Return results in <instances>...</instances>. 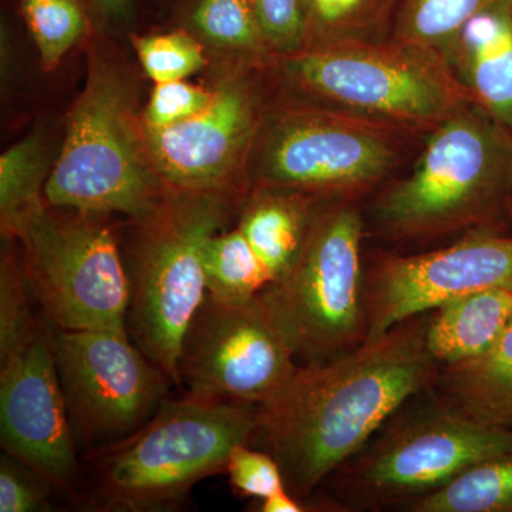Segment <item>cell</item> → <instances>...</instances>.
I'll use <instances>...</instances> for the list:
<instances>
[{
	"mask_svg": "<svg viewBox=\"0 0 512 512\" xmlns=\"http://www.w3.org/2000/svg\"><path fill=\"white\" fill-rule=\"evenodd\" d=\"M134 47L144 72L154 83L185 80L207 63L200 43L184 32L136 37Z\"/></svg>",
	"mask_w": 512,
	"mask_h": 512,
	"instance_id": "obj_28",
	"label": "cell"
},
{
	"mask_svg": "<svg viewBox=\"0 0 512 512\" xmlns=\"http://www.w3.org/2000/svg\"><path fill=\"white\" fill-rule=\"evenodd\" d=\"M130 2L131 0H94V3L106 15L116 16V18L126 15L128 8H130Z\"/></svg>",
	"mask_w": 512,
	"mask_h": 512,
	"instance_id": "obj_34",
	"label": "cell"
},
{
	"mask_svg": "<svg viewBox=\"0 0 512 512\" xmlns=\"http://www.w3.org/2000/svg\"><path fill=\"white\" fill-rule=\"evenodd\" d=\"M433 387L444 402L473 419L512 433V318L483 355L440 366Z\"/></svg>",
	"mask_w": 512,
	"mask_h": 512,
	"instance_id": "obj_19",
	"label": "cell"
},
{
	"mask_svg": "<svg viewBox=\"0 0 512 512\" xmlns=\"http://www.w3.org/2000/svg\"><path fill=\"white\" fill-rule=\"evenodd\" d=\"M204 269L207 295L218 302H247L272 282L264 262L237 227L210 239Z\"/></svg>",
	"mask_w": 512,
	"mask_h": 512,
	"instance_id": "obj_22",
	"label": "cell"
},
{
	"mask_svg": "<svg viewBox=\"0 0 512 512\" xmlns=\"http://www.w3.org/2000/svg\"><path fill=\"white\" fill-rule=\"evenodd\" d=\"M426 342L440 366L474 359L493 348L512 318V291L484 289L433 311Z\"/></svg>",
	"mask_w": 512,
	"mask_h": 512,
	"instance_id": "obj_18",
	"label": "cell"
},
{
	"mask_svg": "<svg viewBox=\"0 0 512 512\" xmlns=\"http://www.w3.org/2000/svg\"><path fill=\"white\" fill-rule=\"evenodd\" d=\"M46 154L39 138L29 137L0 158V222L8 234L20 218L45 202Z\"/></svg>",
	"mask_w": 512,
	"mask_h": 512,
	"instance_id": "obj_25",
	"label": "cell"
},
{
	"mask_svg": "<svg viewBox=\"0 0 512 512\" xmlns=\"http://www.w3.org/2000/svg\"><path fill=\"white\" fill-rule=\"evenodd\" d=\"M225 473L235 493L256 501L286 491L284 474L271 454L239 444L228 458Z\"/></svg>",
	"mask_w": 512,
	"mask_h": 512,
	"instance_id": "obj_30",
	"label": "cell"
},
{
	"mask_svg": "<svg viewBox=\"0 0 512 512\" xmlns=\"http://www.w3.org/2000/svg\"><path fill=\"white\" fill-rule=\"evenodd\" d=\"M269 72L296 103L409 134H429L471 103L436 50L387 40L305 49Z\"/></svg>",
	"mask_w": 512,
	"mask_h": 512,
	"instance_id": "obj_2",
	"label": "cell"
},
{
	"mask_svg": "<svg viewBox=\"0 0 512 512\" xmlns=\"http://www.w3.org/2000/svg\"><path fill=\"white\" fill-rule=\"evenodd\" d=\"M299 366L261 296L224 303L205 295L181 343L178 387L195 399L262 407Z\"/></svg>",
	"mask_w": 512,
	"mask_h": 512,
	"instance_id": "obj_12",
	"label": "cell"
},
{
	"mask_svg": "<svg viewBox=\"0 0 512 512\" xmlns=\"http://www.w3.org/2000/svg\"><path fill=\"white\" fill-rule=\"evenodd\" d=\"M259 407L185 396L165 399L136 433L83 457L92 467L89 504L107 512L174 511L195 484L225 471L248 444Z\"/></svg>",
	"mask_w": 512,
	"mask_h": 512,
	"instance_id": "obj_3",
	"label": "cell"
},
{
	"mask_svg": "<svg viewBox=\"0 0 512 512\" xmlns=\"http://www.w3.org/2000/svg\"><path fill=\"white\" fill-rule=\"evenodd\" d=\"M443 57L473 103L512 134V0L477 13Z\"/></svg>",
	"mask_w": 512,
	"mask_h": 512,
	"instance_id": "obj_16",
	"label": "cell"
},
{
	"mask_svg": "<svg viewBox=\"0 0 512 512\" xmlns=\"http://www.w3.org/2000/svg\"><path fill=\"white\" fill-rule=\"evenodd\" d=\"M512 192V134L468 103L427 134L412 171L380 192L384 238L426 241L485 228Z\"/></svg>",
	"mask_w": 512,
	"mask_h": 512,
	"instance_id": "obj_4",
	"label": "cell"
},
{
	"mask_svg": "<svg viewBox=\"0 0 512 512\" xmlns=\"http://www.w3.org/2000/svg\"><path fill=\"white\" fill-rule=\"evenodd\" d=\"M23 3L30 2V0H22Z\"/></svg>",
	"mask_w": 512,
	"mask_h": 512,
	"instance_id": "obj_35",
	"label": "cell"
},
{
	"mask_svg": "<svg viewBox=\"0 0 512 512\" xmlns=\"http://www.w3.org/2000/svg\"><path fill=\"white\" fill-rule=\"evenodd\" d=\"M238 204L225 195L170 190L153 217L133 222L136 239L123 256L128 335L177 386L185 330L207 295L205 249L228 229Z\"/></svg>",
	"mask_w": 512,
	"mask_h": 512,
	"instance_id": "obj_6",
	"label": "cell"
},
{
	"mask_svg": "<svg viewBox=\"0 0 512 512\" xmlns=\"http://www.w3.org/2000/svg\"><path fill=\"white\" fill-rule=\"evenodd\" d=\"M55 329L45 316L28 342L0 359V434L6 453L74 494L82 460L57 373Z\"/></svg>",
	"mask_w": 512,
	"mask_h": 512,
	"instance_id": "obj_15",
	"label": "cell"
},
{
	"mask_svg": "<svg viewBox=\"0 0 512 512\" xmlns=\"http://www.w3.org/2000/svg\"><path fill=\"white\" fill-rule=\"evenodd\" d=\"M249 3L276 60L305 49L308 26L303 0H249Z\"/></svg>",
	"mask_w": 512,
	"mask_h": 512,
	"instance_id": "obj_29",
	"label": "cell"
},
{
	"mask_svg": "<svg viewBox=\"0 0 512 512\" xmlns=\"http://www.w3.org/2000/svg\"><path fill=\"white\" fill-rule=\"evenodd\" d=\"M363 237L356 201H320L301 254L259 293L299 365L329 362L366 342Z\"/></svg>",
	"mask_w": 512,
	"mask_h": 512,
	"instance_id": "obj_7",
	"label": "cell"
},
{
	"mask_svg": "<svg viewBox=\"0 0 512 512\" xmlns=\"http://www.w3.org/2000/svg\"><path fill=\"white\" fill-rule=\"evenodd\" d=\"M320 201L286 188L252 187L237 228L264 262L272 282L301 254Z\"/></svg>",
	"mask_w": 512,
	"mask_h": 512,
	"instance_id": "obj_17",
	"label": "cell"
},
{
	"mask_svg": "<svg viewBox=\"0 0 512 512\" xmlns=\"http://www.w3.org/2000/svg\"><path fill=\"white\" fill-rule=\"evenodd\" d=\"M195 28L212 45L237 56L255 69L269 70L276 62L249 0H201L192 13Z\"/></svg>",
	"mask_w": 512,
	"mask_h": 512,
	"instance_id": "obj_23",
	"label": "cell"
},
{
	"mask_svg": "<svg viewBox=\"0 0 512 512\" xmlns=\"http://www.w3.org/2000/svg\"><path fill=\"white\" fill-rule=\"evenodd\" d=\"M23 9L43 69H55L86 32V18L79 2L30 0L23 3Z\"/></svg>",
	"mask_w": 512,
	"mask_h": 512,
	"instance_id": "obj_27",
	"label": "cell"
},
{
	"mask_svg": "<svg viewBox=\"0 0 512 512\" xmlns=\"http://www.w3.org/2000/svg\"><path fill=\"white\" fill-rule=\"evenodd\" d=\"M255 67L237 69L212 87L210 103L187 120L147 130L151 158L170 190L220 194L244 202L248 167L266 107Z\"/></svg>",
	"mask_w": 512,
	"mask_h": 512,
	"instance_id": "obj_13",
	"label": "cell"
},
{
	"mask_svg": "<svg viewBox=\"0 0 512 512\" xmlns=\"http://www.w3.org/2000/svg\"><path fill=\"white\" fill-rule=\"evenodd\" d=\"M429 313L346 355L299 366L284 392L259 407L248 446L275 458L286 490L306 501L394 414L433 389L440 365L427 348Z\"/></svg>",
	"mask_w": 512,
	"mask_h": 512,
	"instance_id": "obj_1",
	"label": "cell"
},
{
	"mask_svg": "<svg viewBox=\"0 0 512 512\" xmlns=\"http://www.w3.org/2000/svg\"><path fill=\"white\" fill-rule=\"evenodd\" d=\"M57 373L80 456L127 439L167 399L170 380L127 329H55Z\"/></svg>",
	"mask_w": 512,
	"mask_h": 512,
	"instance_id": "obj_11",
	"label": "cell"
},
{
	"mask_svg": "<svg viewBox=\"0 0 512 512\" xmlns=\"http://www.w3.org/2000/svg\"><path fill=\"white\" fill-rule=\"evenodd\" d=\"M107 217L43 202L3 235L22 245L37 305L57 329H127L130 282Z\"/></svg>",
	"mask_w": 512,
	"mask_h": 512,
	"instance_id": "obj_10",
	"label": "cell"
},
{
	"mask_svg": "<svg viewBox=\"0 0 512 512\" xmlns=\"http://www.w3.org/2000/svg\"><path fill=\"white\" fill-rule=\"evenodd\" d=\"M212 89L188 83L187 80L156 83L144 111L147 130H161L194 116L210 103Z\"/></svg>",
	"mask_w": 512,
	"mask_h": 512,
	"instance_id": "obj_32",
	"label": "cell"
},
{
	"mask_svg": "<svg viewBox=\"0 0 512 512\" xmlns=\"http://www.w3.org/2000/svg\"><path fill=\"white\" fill-rule=\"evenodd\" d=\"M403 407L329 477L340 507H403L478 463L512 454L510 431L481 423L441 397L407 413Z\"/></svg>",
	"mask_w": 512,
	"mask_h": 512,
	"instance_id": "obj_8",
	"label": "cell"
},
{
	"mask_svg": "<svg viewBox=\"0 0 512 512\" xmlns=\"http://www.w3.org/2000/svg\"><path fill=\"white\" fill-rule=\"evenodd\" d=\"M36 296L23 262L6 249L0 264V359L32 338L45 315L35 312Z\"/></svg>",
	"mask_w": 512,
	"mask_h": 512,
	"instance_id": "obj_26",
	"label": "cell"
},
{
	"mask_svg": "<svg viewBox=\"0 0 512 512\" xmlns=\"http://www.w3.org/2000/svg\"><path fill=\"white\" fill-rule=\"evenodd\" d=\"M512 291V235L473 229L450 247L384 256L366 275V340L484 289Z\"/></svg>",
	"mask_w": 512,
	"mask_h": 512,
	"instance_id": "obj_14",
	"label": "cell"
},
{
	"mask_svg": "<svg viewBox=\"0 0 512 512\" xmlns=\"http://www.w3.org/2000/svg\"><path fill=\"white\" fill-rule=\"evenodd\" d=\"M409 512H512V454L468 468L443 487L409 501Z\"/></svg>",
	"mask_w": 512,
	"mask_h": 512,
	"instance_id": "obj_21",
	"label": "cell"
},
{
	"mask_svg": "<svg viewBox=\"0 0 512 512\" xmlns=\"http://www.w3.org/2000/svg\"><path fill=\"white\" fill-rule=\"evenodd\" d=\"M309 504L293 497L288 490L258 501L259 512H302L308 510Z\"/></svg>",
	"mask_w": 512,
	"mask_h": 512,
	"instance_id": "obj_33",
	"label": "cell"
},
{
	"mask_svg": "<svg viewBox=\"0 0 512 512\" xmlns=\"http://www.w3.org/2000/svg\"><path fill=\"white\" fill-rule=\"evenodd\" d=\"M168 192L126 83L109 64L92 59L69 116L62 151L47 177L46 204L121 214L138 222L153 217Z\"/></svg>",
	"mask_w": 512,
	"mask_h": 512,
	"instance_id": "obj_5",
	"label": "cell"
},
{
	"mask_svg": "<svg viewBox=\"0 0 512 512\" xmlns=\"http://www.w3.org/2000/svg\"><path fill=\"white\" fill-rule=\"evenodd\" d=\"M404 134L346 114L285 101L265 110L248 178L319 200L357 201L400 164Z\"/></svg>",
	"mask_w": 512,
	"mask_h": 512,
	"instance_id": "obj_9",
	"label": "cell"
},
{
	"mask_svg": "<svg viewBox=\"0 0 512 512\" xmlns=\"http://www.w3.org/2000/svg\"><path fill=\"white\" fill-rule=\"evenodd\" d=\"M494 2L497 0H402L392 39L443 56L464 26Z\"/></svg>",
	"mask_w": 512,
	"mask_h": 512,
	"instance_id": "obj_24",
	"label": "cell"
},
{
	"mask_svg": "<svg viewBox=\"0 0 512 512\" xmlns=\"http://www.w3.org/2000/svg\"><path fill=\"white\" fill-rule=\"evenodd\" d=\"M56 485L19 458H0V512L49 511ZM59 490V488H57Z\"/></svg>",
	"mask_w": 512,
	"mask_h": 512,
	"instance_id": "obj_31",
	"label": "cell"
},
{
	"mask_svg": "<svg viewBox=\"0 0 512 512\" xmlns=\"http://www.w3.org/2000/svg\"><path fill=\"white\" fill-rule=\"evenodd\" d=\"M303 5L308 26L305 49H316L387 42L402 0H303Z\"/></svg>",
	"mask_w": 512,
	"mask_h": 512,
	"instance_id": "obj_20",
	"label": "cell"
}]
</instances>
